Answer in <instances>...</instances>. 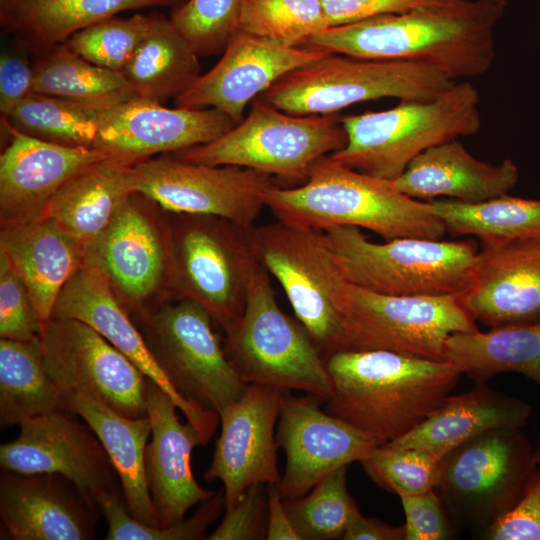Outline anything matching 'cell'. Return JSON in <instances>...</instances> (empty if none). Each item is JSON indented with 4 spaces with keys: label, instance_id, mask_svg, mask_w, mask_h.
Returning <instances> with one entry per match:
<instances>
[{
    "label": "cell",
    "instance_id": "836d02e7",
    "mask_svg": "<svg viewBox=\"0 0 540 540\" xmlns=\"http://www.w3.org/2000/svg\"><path fill=\"white\" fill-rule=\"evenodd\" d=\"M66 409L63 392L48 375L41 338L0 340V427Z\"/></svg>",
    "mask_w": 540,
    "mask_h": 540
},
{
    "label": "cell",
    "instance_id": "8992f818",
    "mask_svg": "<svg viewBox=\"0 0 540 540\" xmlns=\"http://www.w3.org/2000/svg\"><path fill=\"white\" fill-rule=\"evenodd\" d=\"M323 232L348 282L385 295L463 293L470 285L479 251L473 238L404 237L376 243L357 227L338 226Z\"/></svg>",
    "mask_w": 540,
    "mask_h": 540
},
{
    "label": "cell",
    "instance_id": "b9f144b4",
    "mask_svg": "<svg viewBox=\"0 0 540 540\" xmlns=\"http://www.w3.org/2000/svg\"><path fill=\"white\" fill-rule=\"evenodd\" d=\"M242 0H187L169 17L198 56L222 53L238 29Z\"/></svg>",
    "mask_w": 540,
    "mask_h": 540
},
{
    "label": "cell",
    "instance_id": "8fae6325",
    "mask_svg": "<svg viewBox=\"0 0 540 540\" xmlns=\"http://www.w3.org/2000/svg\"><path fill=\"white\" fill-rule=\"evenodd\" d=\"M157 363L186 400L219 412L239 399L248 384L227 359L213 318L197 302L169 298L130 315Z\"/></svg>",
    "mask_w": 540,
    "mask_h": 540
},
{
    "label": "cell",
    "instance_id": "f907efd6",
    "mask_svg": "<svg viewBox=\"0 0 540 540\" xmlns=\"http://www.w3.org/2000/svg\"><path fill=\"white\" fill-rule=\"evenodd\" d=\"M342 540H405V526L389 525L376 518L357 512Z\"/></svg>",
    "mask_w": 540,
    "mask_h": 540
},
{
    "label": "cell",
    "instance_id": "83f0119b",
    "mask_svg": "<svg viewBox=\"0 0 540 540\" xmlns=\"http://www.w3.org/2000/svg\"><path fill=\"white\" fill-rule=\"evenodd\" d=\"M532 413L525 401L476 382L471 390L447 396L418 426L383 445L413 448L440 460L463 442L495 428H522Z\"/></svg>",
    "mask_w": 540,
    "mask_h": 540
},
{
    "label": "cell",
    "instance_id": "d6a6232c",
    "mask_svg": "<svg viewBox=\"0 0 540 540\" xmlns=\"http://www.w3.org/2000/svg\"><path fill=\"white\" fill-rule=\"evenodd\" d=\"M446 360L475 382L515 372L540 386V322L453 334L447 341Z\"/></svg>",
    "mask_w": 540,
    "mask_h": 540
},
{
    "label": "cell",
    "instance_id": "ac0fdd59",
    "mask_svg": "<svg viewBox=\"0 0 540 540\" xmlns=\"http://www.w3.org/2000/svg\"><path fill=\"white\" fill-rule=\"evenodd\" d=\"M70 410L23 421L19 435L0 445L3 470L60 474L96 504L104 493L120 492L118 474L94 430Z\"/></svg>",
    "mask_w": 540,
    "mask_h": 540
},
{
    "label": "cell",
    "instance_id": "7402d4cb",
    "mask_svg": "<svg viewBox=\"0 0 540 540\" xmlns=\"http://www.w3.org/2000/svg\"><path fill=\"white\" fill-rule=\"evenodd\" d=\"M329 53L287 47L237 29L220 60L175 99L178 108H215L240 123L247 105L285 74Z\"/></svg>",
    "mask_w": 540,
    "mask_h": 540
},
{
    "label": "cell",
    "instance_id": "9c48e42d",
    "mask_svg": "<svg viewBox=\"0 0 540 540\" xmlns=\"http://www.w3.org/2000/svg\"><path fill=\"white\" fill-rule=\"evenodd\" d=\"M453 83L418 62L327 54L285 74L258 99L295 115L334 114L356 103L386 97L432 100Z\"/></svg>",
    "mask_w": 540,
    "mask_h": 540
},
{
    "label": "cell",
    "instance_id": "681fc988",
    "mask_svg": "<svg viewBox=\"0 0 540 540\" xmlns=\"http://www.w3.org/2000/svg\"><path fill=\"white\" fill-rule=\"evenodd\" d=\"M267 540H301L276 484H267Z\"/></svg>",
    "mask_w": 540,
    "mask_h": 540
},
{
    "label": "cell",
    "instance_id": "7a4b0ae2",
    "mask_svg": "<svg viewBox=\"0 0 540 540\" xmlns=\"http://www.w3.org/2000/svg\"><path fill=\"white\" fill-rule=\"evenodd\" d=\"M326 412L375 437H402L438 408L462 374L449 360L388 350H345L326 359Z\"/></svg>",
    "mask_w": 540,
    "mask_h": 540
},
{
    "label": "cell",
    "instance_id": "d590c367",
    "mask_svg": "<svg viewBox=\"0 0 540 540\" xmlns=\"http://www.w3.org/2000/svg\"><path fill=\"white\" fill-rule=\"evenodd\" d=\"M428 203L453 237L475 236L481 243L540 239V199L504 194L478 203L453 199Z\"/></svg>",
    "mask_w": 540,
    "mask_h": 540
},
{
    "label": "cell",
    "instance_id": "60d3db41",
    "mask_svg": "<svg viewBox=\"0 0 540 540\" xmlns=\"http://www.w3.org/2000/svg\"><path fill=\"white\" fill-rule=\"evenodd\" d=\"M359 463L377 486L399 497L428 492L439 482V460L419 449L380 445Z\"/></svg>",
    "mask_w": 540,
    "mask_h": 540
},
{
    "label": "cell",
    "instance_id": "2e32d148",
    "mask_svg": "<svg viewBox=\"0 0 540 540\" xmlns=\"http://www.w3.org/2000/svg\"><path fill=\"white\" fill-rule=\"evenodd\" d=\"M133 190L171 213L207 214L243 226L254 222L273 177L235 165H209L161 154L132 166Z\"/></svg>",
    "mask_w": 540,
    "mask_h": 540
},
{
    "label": "cell",
    "instance_id": "ffe728a7",
    "mask_svg": "<svg viewBox=\"0 0 540 540\" xmlns=\"http://www.w3.org/2000/svg\"><path fill=\"white\" fill-rule=\"evenodd\" d=\"M282 392L248 384L239 399L219 412L221 433L203 478L223 483L225 510L250 486L277 484L281 479L275 427Z\"/></svg>",
    "mask_w": 540,
    "mask_h": 540
},
{
    "label": "cell",
    "instance_id": "3957f363",
    "mask_svg": "<svg viewBox=\"0 0 540 540\" xmlns=\"http://www.w3.org/2000/svg\"><path fill=\"white\" fill-rule=\"evenodd\" d=\"M265 205L279 221L304 229L352 226L371 230L385 241L442 239L446 233L428 202L406 196L392 180L351 169L330 155L314 163L300 186L271 188Z\"/></svg>",
    "mask_w": 540,
    "mask_h": 540
},
{
    "label": "cell",
    "instance_id": "74e56055",
    "mask_svg": "<svg viewBox=\"0 0 540 540\" xmlns=\"http://www.w3.org/2000/svg\"><path fill=\"white\" fill-rule=\"evenodd\" d=\"M347 466L320 480L306 495L284 500L301 540L342 539L359 508L347 489Z\"/></svg>",
    "mask_w": 540,
    "mask_h": 540
},
{
    "label": "cell",
    "instance_id": "9a60e30c",
    "mask_svg": "<svg viewBox=\"0 0 540 540\" xmlns=\"http://www.w3.org/2000/svg\"><path fill=\"white\" fill-rule=\"evenodd\" d=\"M349 350H388L446 360L447 341L479 329L462 293L385 295L350 284L347 303Z\"/></svg>",
    "mask_w": 540,
    "mask_h": 540
},
{
    "label": "cell",
    "instance_id": "8d00e7d4",
    "mask_svg": "<svg viewBox=\"0 0 540 540\" xmlns=\"http://www.w3.org/2000/svg\"><path fill=\"white\" fill-rule=\"evenodd\" d=\"M104 109L33 93L7 116L1 117L13 128L32 137L64 146L94 148Z\"/></svg>",
    "mask_w": 540,
    "mask_h": 540
},
{
    "label": "cell",
    "instance_id": "6da1fadb",
    "mask_svg": "<svg viewBox=\"0 0 540 540\" xmlns=\"http://www.w3.org/2000/svg\"><path fill=\"white\" fill-rule=\"evenodd\" d=\"M506 0H429L404 13L329 27L304 47L329 54L425 64L450 79L485 74Z\"/></svg>",
    "mask_w": 540,
    "mask_h": 540
},
{
    "label": "cell",
    "instance_id": "bcb514c9",
    "mask_svg": "<svg viewBox=\"0 0 540 540\" xmlns=\"http://www.w3.org/2000/svg\"><path fill=\"white\" fill-rule=\"evenodd\" d=\"M405 514V540H447L453 521L436 490L399 497Z\"/></svg>",
    "mask_w": 540,
    "mask_h": 540
},
{
    "label": "cell",
    "instance_id": "1f68e13d",
    "mask_svg": "<svg viewBox=\"0 0 540 540\" xmlns=\"http://www.w3.org/2000/svg\"><path fill=\"white\" fill-rule=\"evenodd\" d=\"M198 57L169 18L152 13L149 31L121 73L138 97L163 104L199 78Z\"/></svg>",
    "mask_w": 540,
    "mask_h": 540
},
{
    "label": "cell",
    "instance_id": "ba28073f",
    "mask_svg": "<svg viewBox=\"0 0 540 540\" xmlns=\"http://www.w3.org/2000/svg\"><path fill=\"white\" fill-rule=\"evenodd\" d=\"M260 264L275 277L322 356L349 350L347 303L350 283L324 232L282 221L254 226Z\"/></svg>",
    "mask_w": 540,
    "mask_h": 540
},
{
    "label": "cell",
    "instance_id": "7bdbcfd3",
    "mask_svg": "<svg viewBox=\"0 0 540 540\" xmlns=\"http://www.w3.org/2000/svg\"><path fill=\"white\" fill-rule=\"evenodd\" d=\"M38 312L22 277L0 250V337L15 341L40 339Z\"/></svg>",
    "mask_w": 540,
    "mask_h": 540
},
{
    "label": "cell",
    "instance_id": "7dc6e473",
    "mask_svg": "<svg viewBox=\"0 0 540 540\" xmlns=\"http://www.w3.org/2000/svg\"><path fill=\"white\" fill-rule=\"evenodd\" d=\"M330 27L404 13L429 0H321Z\"/></svg>",
    "mask_w": 540,
    "mask_h": 540
},
{
    "label": "cell",
    "instance_id": "30bf717a",
    "mask_svg": "<svg viewBox=\"0 0 540 540\" xmlns=\"http://www.w3.org/2000/svg\"><path fill=\"white\" fill-rule=\"evenodd\" d=\"M343 117L295 115L256 98L249 113L216 140L175 154L209 165H235L283 179L306 181L320 158L347 144Z\"/></svg>",
    "mask_w": 540,
    "mask_h": 540
},
{
    "label": "cell",
    "instance_id": "603a6c76",
    "mask_svg": "<svg viewBox=\"0 0 540 540\" xmlns=\"http://www.w3.org/2000/svg\"><path fill=\"white\" fill-rule=\"evenodd\" d=\"M235 125L215 108H167L136 97L103 110L94 148L135 164L210 143Z\"/></svg>",
    "mask_w": 540,
    "mask_h": 540
},
{
    "label": "cell",
    "instance_id": "ee69618b",
    "mask_svg": "<svg viewBox=\"0 0 540 540\" xmlns=\"http://www.w3.org/2000/svg\"><path fill=\"white\" fill-rule=\"evenodd\" d=\"M267 491L265 484L250 486L205 539L260 540L267 534Z\"/></svg>",
    "mask_w": 540,
    "mask_h": 540
},
{
    "label": "cell",
    "instance_id": "d6986e66",
    "mask_svg": "<svg viewBox=\"0 0 540 540\" xmlns=\"http://www.w3.org/2000/svg\"><path fill=\"white\" fill-rule=\"evenodd\" d=\"M323 399L282 392L276 440L286 467L276 484L283 500L306 495L336 469L360 461L382 445L375 437L324 412Z\"/></svg>",
    "mask_w": 540,
    "mask_h": 540
},
{
    "label": "cell",
    "instance_id": "44dd1931",
    "mask_svg": "<svg viewBox=\"0 0 540 540\" xmlns=\"http://www.w3.org/2000/svg\"><path fill=\"white\" fill-rule=\"evenodd\" d=\"M51 319H74L96 330L171 397L186 421L198 430L204 445L210 441L220 423L219 414L203 409L178 393L97 267L85 263L69 278L56 300Z\"/></svg>",
    "mask_w": 540,
    "mask_h": 540
},
{
    "label": "cell",
    "instance_id": "277c9868",
    "mask_svg": "<svg viewBox=\"0 0 540 540\" xmlns=\"http://www.w3.org/2000/svg\"><path fill=\"white\" fill-rule=\"evenodd\" d=\"M479 102V91L462 81L432 100L348 115L342 119L347 144L330 156L364 174L395 180L430 147L476 134L482 122Z\"/></svg>",
    "mask_w": 540,
    "mask_h": 540
},
{
    "label": "cell",
    "instance_id": "e0dca14e",
    "mask_svg": "<svg viewBox=\"0 0 540 540\" xmlns=\"http://www.w3.org/2000/svg\"><path fill=\"white\" fill-rule=\"evenodd\" d=\"M41 345L44 367L63 393L92 398L127 417H147L148 378L92 327L51 319Z\"/></svg>",
    "mask_w": 540,
    "mask_h": 540
},
{
    "label": "cell",
    "instance_id": "d4e9b609",
    "mask_svg": "<svg viewBox=\"0 0 540 540\" xmlns=\"http://www.w3.org/2000/svg\"><path fill=\"white\" fill-rule=\"evenodd\" d=\"M100 515L97 505L60 474H0L1 539L91 540Z\"/></svg>",
    "mask_w": 540,
    "mask_h": 540
},
{
    "label": "cell",
    "instance_id": "f1b7e54d",
    "mask_svg": "<svg viewBox=\"0 0 540 540\" xmlns=\"http://www.w3.org/2000/svg\"><path fill=\"white\" fill-rule=\"evenodd\" d=\"M0 250L25 282L43 325L69 278L86 263V249L55 222L40 218L1 228Z\"/></svg>",
    "mask_w": 540,
    "mask_h": 540
},
{
    "label": "cell",
    "instance_id": "5b68a950",
    "mask_svg": "<svg viewBox=\"0 0 540 540\" xmlns=\"http://www.w3.org/2000/svg\"><path fill=\"white\" fill-rule=\"evenodd\" d=\"M167 223L172 296L197 302L225 333L231 331L242 317L260 264L254 226L215 215L171 212Z\"/></svg>",
    "mask_w": 540,
    "mask_h": 540
},
{
    "label": "cell",
    "instance_id": "7c38bea8",
    "mask_svg": "<svg viewBox=\"0 0 540 540\" xmlns=\"http://www.w3.org/2000/svg\"><path fill=\"white\" fill-rule=\"evenodd\" d=\"M439 464L435 490L453 523L479 533L517 504L538 462L521 428H495L458 445Z\"/></svg>",
    "mask_w": 540,
    "mask_h": 540
},
{
    "label": "cell",
    "instance_id": "f546056e",
    "mask_svg": "<svg viewBox=\"0 0 540 540\" xmlns=\"http://www.w3.org/2000/svg\"><path fill=\"white\" fill-rule=\"evenodd\" d=\"M132 166L115 156L90 165L58 190L42 218L55 222L86 249L134 192Z\"/></svg>",
    "mask_w": 540,
    "mask_h": 540
},
{
    "label": "cell",
    "instance_id": "4fadbf2b",
    "mask_svg": "<svg viewBox=\"0 0 540 540\" xmlns=\"http://www.w3.org/2000/svg\"><path fill=\"white\" fill-rule=\"evenodd\" d=\"M146 406L151 439L145 452V477L159 522L153 540L204 539L224 501L193 475L191 454L204 445L201 435L191 423L180 422L171 397L149 379Z\"/></svg>",
    "mask_w": 540,
    "mask_h": 540
},
{
    "label": "cell",
    "instance_id": "484cf974",
    "mask_svg": "<svg viewBox=\"0 0 540 540\" xmlns=\"http://www.w3.org/2000/svg\"><path fill=\"white\" fill-rule=\"evenodd\" d=\"M462 302L490 329L540 322V239L481 243Z\"/></svg>",
    "mask_w": 540,
    "mask_h": 540
},
{
    "label": "cell",
    "instance_id": "e575fe53",
    "mask_svg": "<svg viewBox=\"0 0 540 540\" xmlns=\"http://www.w3.org/2000/svg\"><path fill=\"white\" fill-rule=\"evenodd\" d=\"M34 93L108 108L138 97L123 74L97 66L67 47L38 53L33 64Z\"/></svg>",
    "mask_w": 540,
    "mask_h": 540
},
{
    "label": "cell",
    "instance_id": "ab89813d",
    "mask_svg": "<svg viewBox=\"0 0 540 540\" xmlns=\"http://www.w3.org/2000/svg\"><path fill=\"white\" fill-rule=\"evenodd\" d=\"M151 23L152 14H135L129 18L113 16L74 33L65 44L97 66L122 72Z\"/></svg>",
    "mask_w": 540,
    "mask_h": 540
},
{
    "label": "cell",
    "instance_id": "52a82bcc",
    "mask_svg": "<svg viewBox=\"0 0 540 540\" xmlns=\"http://www.w3.org/2000/svg\"><path fill=\"white\" fill-rule=\"evenodd\" d=\"M223 348L246 384L300 390L325 403L332 396L325 358L305 327L282 311L261 264L252 276L242 317L225 333Z\"/></svg>",
    "mask_w": 540,
    "mask_h": 540
},
{
    "label": "cell",
    "instance_id": "cb8c5ba5",
    "mask_svg": "<svg viewBox=\"0 0 540 540\" xmlns=\"http://www.w3.org/2000/svg\"><path fill=\"white\" fill-rule=\"evenodd\" d=\"M8 144L0 155L1 228L42 218L58 190L90 165L111 153L44 141L13 128L3 117Z\"/></svg>",
    "mask_w": 540,
    "mask_h": 540
},
{
    "label": "cell",
    "instance_id": "f35d334b",
    "mask_svg": "<svg viewBox=\"0 0 540 540\" xmlns=\"http://www.w3.org/2000/svg\"><path fill=\"white\" fill-rule=\"evenodd\" d=\"M329 27L321 0H242L238 28L287 47H304Z\"/></svg>",
    "mask_w": 540,
    "mask_h": 540
},
{
    "label": "cell",
    "instance_id": "c3c4849f",
    "mask_svg": "<svg viewBox=\"0 0 540 540\" xmlns=\"http://www.w3.org/2000/svg\"><path fill=\"white\" fill-rule=\"evenodd\" d=\"M34 93L33 65L21 54L5 51L0 57V112L7 116Z\"/></svg>",
    "mask_w": 540,
    "mask_h": 540
},
{
    "label": "cell",
    "instance_id": "4dcf8cb0",
    "mask_svg": "<svg viewBox=\"0 0 540 540\" xmlns=\"http://www.w3.org/2000/svg\"><path fill=\"white\" fill-rule=\"evenodd\" d=\"M187 0H0V24L26 49L40 53L116 14L148 7L176 8Z\"/></svg>",
    "mask_w": 540,
    "mask_h": 540
},
{
    "label": "cell",
    "instance_id": "5bb4252c",
    "mask_svg": "<svg viewBox=\"0 0 540 540\" xmlns=\"http://www.w3.org/2000/svg\"><path fill=\"white\" fill-rule=\"evenodd\" d=\"M130 315L172 298L167 212L133 192L102 234L86 248Z\"/></svg>",
    "mask_w": 540,
    "mask_h": 540
},
{
    "label": "cell",
    "instance_id": "816d5d0a",
    "mask_svg": "<svg viewBox=\"0 0 540 540\" xmlns=\"http://www.w3.org/2000/svg\"><path fill=\"white\" fill-rule=\"evenodd\" d=\"M536 459H537L538 464H540V448L536 449Z\"/></svg>",
    "mask_w": 540,
    "mask_h": 540
},
{
    "label": "cell",
    "instance_id": "4316f807",
    "mask_svg": "<svg viewBox=\"0 0 540 540\" xmlns=\"http://www.w3.org/2000/svg\"><path fill=\"white\" fill-rule=\"evenodd\" d=\"M518 180L519 169L512 160L499 164L480 161L458 139H452L419 154L392 182L400 192L419 201L447 197L478 203L508 194Z\"/></svg>",
    "mask_w": 540,
    "mask_h": 540
},
{
    "label": "cell",
    "instance_id": "f6af8a7d",
    "mask_svg": "<svg viewBox=\"0 0 540 540\" xmlns=\"http://www.w3.org/2000/svg\"><path fill=\"white\" fill-rule=\"evenodd\" d=\"M478 536L485 540H540V469L529 477L517 504Z\"/></svg>",
    "mask_w": 540,
    "mask_h": 540
}]
</instances>
